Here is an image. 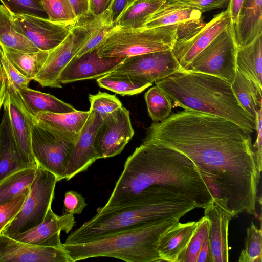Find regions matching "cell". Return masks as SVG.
I'll return each instance as SVG.
<instances>
[{
    "mask_svg": "<svg viewBox=\"0 0 262 262\" xmlns=\"http://www.w3.org/2000/svg\"><path fill=\"white\" fill-rule=\"evenodd\" d=\"M6 57L23 75L33 80L45 63L49 51L31 52L2 46Z\"/></svg>",
    "mask_w": 262,
    "mask_h": 262,
    "instance_id": "4dcf8cb0",
    "label": "cell"
},
{
    "mask_svg": "<svg viewBox=\"0 0 262 262\" xmlns=\"http://www.w3.org/2000/svg\"><path fill=\"white\" fill-rule=\"evenodd\" d=\"M71 262L64 247L38 246L0 234V262Z\"/></svg>",
    "mask_w": 262,
    "mask_h": 262,
    "instance_id": "2e32d148",
    "label": "cell"
},
{
    "mask_svg": "<svg viewBox=\"0 0 262 262\" xmlns=\"http://www.w3.org/2000/svg\"><path fill=\"white\" fill-rule=\"evenodd\" d=\"M202 12L196 8L176 1L166 0L142 27L177 26L202 18Z\"/></svg>",
    "mask_w": 262,
    "mask_h": 262,
    "instance_id": "cb8c5ba5",
    "label": "cell"
},
{
    "mask_svg": "<svg viewBox=\"0 0 262 262\" xmlns=\"http://www.w3.org/2000/svg\"><path fill=\"white\" fill-rule=\"evenodd\" d=\"M204 209V216L209 223L210 262H228L230 249L228 245V228L232 217L214 202Z\"/></svg>",
    "mask_w": 262,
    "mask_h": 262,
    "instance_id": "ffe728a7",
    "label": "cell"
},
{
    "mask_svg": "<svg viewBox=\"0 0 262 262\" xmlns=\"http://www.w3.org/2000/svg\"><path fill=\"white\" fill-rule=\"evenodd\" d=\"M151 142L175 149L195 165L213 202L232 218L257 217L260 173L250 134L236 123L208 113L184 110L152 127Z\"/></svg>",
    "mask_w": 262,
    "mask_h": 262,
    "instance_id": "6da1fadb",
    "label": "cell"
},
{
    "mask_svg": "<svg viewBox=\"0 0 262 262\" xmlns=\"http://www.w3.org/2000/svg\"><path fill=\"white\" fill-rule=\"evenodd\" d=\"M4 102L8 106L14 139L20 154L26 160L37 166L31 149L33 117L27 112L16 90L7 79Z\"/></svg>",
    "mask_w": 262,
    "mask_h": 262,
    "instance_id": "d6986e66",
    "label": "cell"
},
{
    "mask_svg": "<svg viewBox=\"0 0 262 262\" xmlns=\"http://www.w3.org/2000/svg\"><path fill=\"white\" fill-rule=\"evenodd\" d=\"M231 84L241 106L255 120L258 111L262 108V89L237 70Z\"/></svg>",
    "mask_w": 262,
    "mask_h": 262,
    "instance_id": "f546056e",
    "label": "cell"
},
{
    "mask_svg": "<svg viewBox=\"0 0 262 262\" xmlns=\"http://www.w3.org/2000/svg\"><path fill=\"white\" fill-rule=\"evenodd\" d=\"M230 0H200L194 8L202 13L215 9L223 8L228 4Z\"/></svg>",
    "mask_w": 262,
    "mask_h": 262,
    "instance_id": "f6af8a7d",
    "label": "cell"
},
{
    "mask_svg": "<svg viewBox=\"0 0 262 262\" xmlns=\"http://www.w3.org/2000/svg\"><path fill=\"white\" fill-rule=\"evenodd\" d=\"M98 85L121 96H132L139 94L152 84L145 83L133 80L120 75L111 73L96 79Z\"/></svg>",
    "mask_w": 262,
    "mask_h": 262,
    "instance_id": "d6a6232c",
    "label": "cell"
},
{
    "mask_svg": "<svg viewBox=\"0 0 262 262\" xmlns=\"http://www.w3.org/2000/svg\"><path fill=\"white\" fill-rule=\"evenodd\" d=\"M37 167H29L18 171L0 182V205L29 192Z\"/></svg>",
    "mask_w": 262,
    "mask_h": 262,
    "instance_id": "1f68e13d",
    "label": "cell"
},
{
    "mask_svg": "<svg viewBox=\"0 0 262 262\" xmlns=\"http://www.w3.org/2000/svg\"><path fill=\"white\" fill-rule=\"evenodd\" d=\"M89 114L90 111L76 110L66 113H40L34 118L48 128L76 140Z\"/></svg>",
    "mask_w": 262,
    "mask_h": 262,
    "instance_id": "484cf974",
    "label": "cell"
},
{
    "mask_svg": "<svg viewBox=\"0 0 262 262\" xmlns=\"http://www.w3.org/2000/svg\"><path fill=\"white\" fill-rule=\"evenodd\" d=\"M42 5L52 20L69 26L78 22L69 0H42Z\"/></svg>",
    "mask_w": 262,
    "mask_h": 262,
    "instance_id": "d590c367",
    "label": "cell"
},
{
    "mask_svg": "<svg viewBox=\"0 0 262 262\" xmlns=\"http://www.w3.org/2000/svg\"><path fill=\"white\" fill-rule=\"evenodd\" d=\"M88 19L77 22L63 41L49 51L45 63L33 80L42 87L62 88L59 75L81 46L88 30Z\"/></svg>",
    "mask_w": 262,
    "mask_h": 262,
    "instance_id": "8fae6325",
    "label": "cell"
},
{
    "mask_svg": "<svg viewBox=\"0 0 262 262\" xmlns=\"http://www.w3.org/2000/svg\"><path fill=\"white\" fill-rule=\"evenodd\" d=\"M125 57H101L96 49L78 58H72L61 71V84L97 79L112 72Z\"/></svg>",
    "mask_w": 262,
    "mask_h": 262,
    "instance_id": "e0dca14e",
    "label": "cell"
},
{
    "mask_svg": "<svg viewBox=\"0 0 262 262\" xmlns=\"http://www.w3.org/2000/svg\"><path fill=\"white\" fill-rule=\"evenodd\" d=\"M111 0H90L91 12L92 15L101 14L108 7Z\"/></svg>",
    "mask_w": 262,
    "mask_h": 262,
    "instance_id": "681fc988",
    "label": "cell"
},
{
    "mask_svg": "<svg viewBox=\"0 0 262 262\" xmlns=\"http://www.w3.org/2000/svg\"><path fill=\"white\" fill-rule=\"evenodd\" d=\"M102 120L100 114L90 111L89 117L76 139L70 156L66 178L67 181L86 170L93 163L99 159L96 150L95 137Z\"/></svg>",
    "mask_w": 262,
    "mask_h": 262,
    "instance_id": "9a60e30c",
    "label": "cell"
},
{
    "mask_svg": "<svg viewBox=\"0 0 262 262\" xmlns=\"http://www.w3.org/2000/svg\"><path fill=\"white\" fill-rule=\"evenodd\" d=\"M148 115L153 122H161L171 114L172 103L169 97L158 86L150 88L144 94Z\"/></svg>",
    "mask_w": 262,
    "mask_h": 262,
    "instance_id": "836d02e7",
    "label": "cell"
},
{
    "mask_svg": "<svg viewBox=\"0 0 262 262\" xmlns=\"http://www.w3.org/2000/svg\"><path fill=\"white\" fill-rule=\"evenodd\" d=\"M181 3L191 7H194L195 5L200 1V0H170Z\"/></svg>",
    "mask_w": 262,
    "mask_h": 262,
    "instance_id": "816d5d0a",
    "label": "cell"
},
{
    "mask_svg": "<svg viewBox=\"0 0 262 262\" xmlns=\"http://www.w3.org/2000/svg\"><path fill=\"white\" fill-rule=\"evenodd\" d=\"M38 3L42 5V0H36Z\"/></svg>",
    "mask_w": 262,
    "mask_h": 262,
    "instance_id": "f5cc1de1",
    "label": "cell"
},
{
    "mask_svg": "<svg viewBox=\"0 0 262 262\" xmlns=\"http://www.w3.org/2000/svg\"><path fill=\"white\" fill-rule=\"evenodd\" d=\"M65 213L80 214L88 205L84 198L74 190L67 191L63 200Z\"/></svg>",
    "mask_w": 262,
    "mask_h": 262,
    "instance_id": "60d3db41",
    "label": "cell"
},
{
    "mask_svg": "<svg viewBox=\"0 0 262 262\" xmlns=\"http://www.w3.org/2000/svg\"><path fill=\"white\" fill-rule=\"evenodd\" d=\"M75 139L52 130L33 118L31 149L37 165L54 174L58 181L66 179Z\"/></svg>",
    "mask_w": 262,
    "mask_h": 262,
    "instance_id": "ba28073f",
    "label": "cell"
},
{
    "mask_svg": "<svg viewBox=\"0 0 262 262\" xmlns=\"http://www.w3.org/2000/svg\"><path fill=\"white\" fill-rule=\"evenodd\" d=\"M155 83L174 106L224 118L250 134L256 131L255 119L241 106L231 83L222 78L182 69Z\"/></svg>",
    "mask_w": 262,
    "mask_h": 262,
    "instance_id": "3957f363",
    "label": "cell"
},
{
    "mask_svg": "<svg viewBox=\"0 0 262 262\" xmlns=\"http://www.w3.org/2000/svg\"><path fill=\"white\" fill-rule=\"evenodd\" d=\"M2 63L7 79L12 84L16 90L28 87L31 81L20 73L9 61L4 55Z\"/></svg>",
    "mask_w": 262,
    "mask_h": 262,
    "instance_id": "b9f144b4",
    "label": "cell"
},
{
    "mask_svg": "<svg viewBox=\"0 0 262 262\" xmlns=\"http://www.w3.org/2000/svg\"><path fill=\"white\" fill-rule=\"evenodd\" d=\"M57 182L54 174L37 166L35 177L19 211L2 234L12 238L41 223L51 207Z\"/></svg>",
    "mask_w": 262,
    "mask_h": 262,
    "instance_id": "52a82bcc",
    "label": "cell"
},
{
    "mask_svg": "<svg viewBox=\"0 0 262 262\" xmlns=\"http://www.w3.org/2000/svg\"><path fill=\"white\" fill-rule=\"evenodd\" d=\"M133 0H111L108 7L102 13L114 25L115 21Z\"/></svg>",
    "mask_w": 262,
    "mask_h": 262,
    "instance_id": "7bdbcfd3",
    "label": "cell"
},
{
    "mask_svg": "<svg viewBox=\"0 0 262 262\" xmlns=\"http://www.w3.org/2000/svg\"><path fill=\"white\" fill-rule=\"evenodd\" d=\"M237 50L230 24L193 58L185 70L214 75L231 84L237 72Z\"/></svg>",
    "mask_w": 262,
    "mask_h": 262,
    "instance_id": "9c48e42d",
    "label": "cell"
},
{
    "mask_svg": "<svg viewBox=\"0 0 262 262\" xmlns=\"http://www.w3.org/2000/svg\"><path fill=\"white\" fill-rule=\"evenodd\" d=\"M0 44L3 46L26 52L39 50L16 27L12 12L0 4Z\"/></svg>",
    "mask_w": 262,
    "mask_h": 262,
    "instance_id": "f1b7e54d",
    "label": "cell"
},
{
    "mask_svg": "<svg viewBox=\"0 0 262 262\" xmlns=\"http://www.w3.org/2000/svg\"><path fill=\"white\" fill-rule=\"evenodd\" d=\"M255 142L252 145L256 165L260 172L262 171V130H257Z\"/></svg>",
    "mask_w": 262,
    "mask_h": 262,
    "instance_id": "bcb514c9",
    "label": "cell"
},
{
    "mask_svg": "<svg viewBox=\"0 0 262 262\" xmlns=\"http://www.w3.org/2000/svg\"><path fill=\"white\" fill-rule=\"evenodd\" d=\"M182 69L172 49L125 57L111 74L152 84Z\"/></svg>",
    "mask_w": 262,
    "mask_h": 262,
    "instance_id": "30bf717a",
    "label": "cell"
},
{
    "mask_svg": "<svg viewBox=\"0 0 262 262\" xmlns=\"http://www.w3.org/2000/svg\"><path fill=\"white\" fill-rule=\"evenodd\" d=\"M208 221L204 216L202 222L189 243L183 262H196L204 241L208 234Z\"/></svg>",
    "mask_w": 262,
    "mask_h": 262,
    "instance_id": "74e56055",
    "label": "cell"
},
{
    "mask_svg": "<svg viewBox=\"0 0 262 262\" xmlns=\"http://www.w3.org/2000/svg\"><path fill=\"white\" fill-rule=\"evenodd\" d=\"M196 262H210V249L208 233L204 241Z\"/></svg>",
    "mask_w": 262,
    "mask_h": 262,
    "instance_id": "f907efd6",
    "label": "cell"
},
{
    "mask_svg": "<svg viewBox=\"0 0 262 262\" xmlns=\"http://www.w3.org/2000/svg\"><path fill=\"white\" fill-rule=\"evenodd\" d=\"M143 193L184 198L204 209L213 198L199 169L172 148L143 141L129 155L104 206L126 202Z\"/></svg>",
    "mask_w": 262,
    "mask_h": 262,
    "instance_id": "7a4b0ae2",
    "label": "cell"
},
{
    "mask_svg": "<svg viewBox=\"0 0 262 262\" xmlns=\"http://www.w3.org/2000/svg\"><path fill=\"white\" fill-rule=\"evenodd\" d=\"M166 0H133L122 11L114 26L123 28L142 27Z\"/></svg>",
    "mask_w": 262,
    "mask_h": 262,
    "instance_id": "83f0119b",
    "label": "cell"
},
{
    "mask_svg": "<svg viewBox=\"0 0 262 262\" xmlns=\"http://www.w3.org/2000/svg\"><path fill=\"white\" fill-rule=\"evenodd\" d=\"M237 70L262 89V33L251 43L237 47Z\"/></svg>",
    "mask_w": 262,
    "mask_h": 262,
    "instance_id": "4316f807",
    "label": "cell"
},
{
    "mask_svg": "<svg viewBox=\"0 0 262 262\" xmlns=\"http://www.w3.org/2000/svg\"><path fill=\"white\" fill-rule=\"evenodd\" d=\"M231 24L227 9L213 18L190 37L179 40L172 51L182 69H186L193 58Z\"/></svg>",
    "mask_w": 262,
    "mask_h": 262,
    "instance_id": "5bb4252c",
    "label": "cell"
},
{
    "mask_svg": "<svg viewBox=\"0 0 262 262\" xmlns=\"http://www.w3.org/2000/svg\"><path fill=\"white\" fill-rule=\"evenodd\" d=\"M177 26L123 28L114 26L96 48L101 57H128L172 49Z\"/></svg>",
    "mask_w": 262,
    "mask_h": 262,
    "instance_id": "8992f818",
    "label": "cell"
},
{
    "mask_svg": "<svg viewBox=\"0 0 262 262\" xmlns=\"http://www.w3.org/2000/svg\"><path fill=\"white\" fill-rule=\"evenodd\" d=\"M4 52L0 44V110L3 105L7 89V78L2 63Z\"/></svg>",
    "mask_w": 262,
    "mask_h": 262,
    "instance_id": "7dc6e473",
    "label": "cell"
},
{
    "mask_svg": "<svg viewBox=\"0 0 262 262\" xmlns=\"http://www.w3.org/2000/svg\"><path fill=\"white\" fill-rule=\"evenodd\" d=\"M0 1L3 5L13 13L27 14L41 17H45V14L47 15L42 5L36 0H0Z\"/></svg>",
    "mask_w": 262,
    "mask_h": 262,
    "instance_id": "f35d334b",
    "label": "cell"
},
{
    "mask_svg": "<svg viewBox=\"0 0 262 262\" xmlns=\"http://www.w3.org/2000/svg\"><path fill=\"white\" fill-rule=\"evenodd\" d=\"M90 111L100 114L102 118L122 106L114 95L99 91L95 95L89 94Z\"/></svg>",
    "mask_w": 262,
    "mask_h": 262,
    "instance_id": "8d00e7d4",
    "label": "cell"
},
{
    "mask_svg": "<svg viewBox=\"0 0 262 262\" xmlns=\"http://www.w3.org/2000/svg\"><path fill=\"white\" fill-rule=\"evenodd\" d=\"M262 0H244L233 27L237 47L247 45L262 33Z\"/></svg>",
    "mask_w": 262,
    "mask_h": 262,
    "instance_id": "603a6c76",
    "label": "cell"
},
{
    "mask_svg": "<svg viewBox=\"0 0 262 262\" xmlns=\"http://www.w3.org/2000/svg\"><path fill=\"white\" fill-rule=\"evenodd\" d=\"M196 208L194 202L179 196L141 193L117 205L98 207L96 214L71 233L64 243L88 242L167 217H183Z\"/></svg>",
    "mask_w": 262,
    "mask_h": 262,
    "instance_id": "277c9868",
    "label": "cell"
},
{
    "mask_svg": "<svg viewBox=\"0 0 262 262\" xmlns=\"http://www.w3.org/2000/svg\"><path fill=\"white\" fill-rule=\"evenodd\" d=\"M0 123V182L20 170L36 167L20 154L14 139L8 106L4 101Z\"/></svg>",
    "mask_w": 262,
    "mask_h": 262,
    "instance_id": "44dd1931",
    "label": "cell"
},
{
    "mask_svg": "<svg viewBox=\"0 0 262 262\" xmlns=\"http://www.w3.org/2000/svg\"><path fill=\"white\" fill-rule=\"evenodd\" d=\"M75 223L74 214L64 213L59 216L50 207L41 223L12 238L38 246L62 248L63 243L60 240L61 232L69 233Z\"/></svg>",
    "mask_w": 262,
    "mask_h": 262,
    "instance_id": "ac0fdd59",
    "label": "cell"
},
{
    "mask_svg": "<svg viewBox=\"0 0 262 262\" xmlns=\"http://www.w3.org/2000/svg\"><path fill=\"white\" fill-rule=\"evenodd\" d=\"M29 192L17 196L6 204L0 205V234L4 229L15 217Z\"/></svg>",
    "mask_w": 262,
    "mask_h": 262,
    "instance_id": "ab89813d",
    "label": "cell"
},
{
    "mask_svg": "<svg viewBox=\"0 0 262 262\" xmlns=\"http://www.w3.org/2000/svg\"><path fill=\"white\" fill-rule=\"evenodd\" d=\"M16 91L26 110L33 118L40 113H66L76 110L72 105L50 94L28 87Z\"/></svg>",
    "mask_w": 262,
    "mask_h": 262,
    "instance_id": "d4e9b609",
    "label": "cell"
},
{
    "mask_svg": "<svg viewBox=\"0 0 262 262\" xmlns=\"http://www.w3.org/2000/svg\"><path fill=\"white\" fill-rule=\"evenodd\" d=\"M78 21L92 16L90 0H69Z\"/></svg>",
    "mask_w": 262,
    "mask_h": 262,
    "instance_id": "ee69618b",
    "label": "cell"
},
{
    "mask_svg": "<svg viewBox=\"0 0 262 262\" xmlns=\"http://www.w3.org/2000/svg\"><path fill=\"white\" fill-rule=\"evenodd\" d=\"M12 13L17 29L41 51H50L58 46L73 26L52 20L48 17Z\"/></svg>",
    "mask_w": 262,
    "mask_h": 262,
    "instance_id": "4fadbf2b",
    "label": "cell"
},
{
    "mask_svg": "<svg viewBox=\"0 0 262 262\" xmlns=\"http://www.w3.org/2000/svg\"><path fill=\"white\" fill-rule=\"evenodd\" d=\"M239 262H262V230L251 222L246 229L244 246L241 250Z\"/></svg>",
    "mask_w": 262,
    "mask_h": 262,
    "instance_id": "e575fe53",
    "label": "cell"
},
{
    "mask_svg": "<svg viewBox=\"0 0 262 262\" xmlns=\"http://www.w3.org/2000/svg\"><path fill=\"white\" fill-rule=\"evenodd\" d=\"M182 217L159 219L88 242L63 243V247L71 262L98 257L127 262H160L157 250L159 241Z\"/></svg>",
    "mask_w": 262,
    "mask_h": 262,
    "instance_id": "5b68a950",
    "label": "cell"
},
{
    "mask_svg": "<svg viewBox=\"0 0 262 262\" xmlns=\"http://www.w3.org/2000/svg\"><path fill=\"white\" fill-rule=\"evenodd\" d=\"M202 220L179 222L161 237L157 247L161 261L183 262L189 243Z\"/></svg>",
    "mask_w": 262,
    "mask_h": 262,
    "instance_id": "7402d4cb",
    "label": "cell"
},
{
    "mask_svg": "<svg viewBox=\"0 0 262 262\" xmlns=\"http://www.w3.org/2000/svg\"><path fill=\"white\" fill-rule=\"evenodd\" d=\"M134 135L129 112L122 106L103 118L95 137L99 159L114 157L123 150Z\"/></svg>",
    "mask_w": 262,
    "mask_h": 262,
    "instance_id": "7c38bea8",
    "label": "cell"
},
{
    "mask_svg": "<svg viewBox=\"0 0 262 262\" xmlns=\"http://www.w3.org/2000/svg\"><path fill=\"white\" fill-rule=\"evenodd\" d=\"M244 0H230L228 4L227 10L229 11L231 25L234 27L236 24L241 6Z\"/></svg>",
    "mask_w": 262,
    "mask_h": 262,
    "instance_id": "c3c4849f",
    "label": "cell"
}]
</instances>
